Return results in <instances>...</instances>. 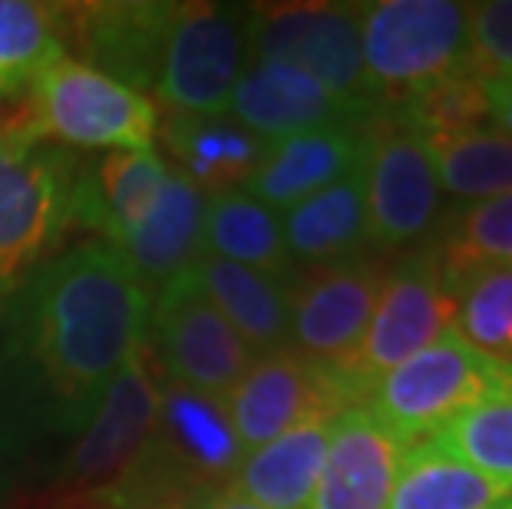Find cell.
<instances>
[{
	"label": "cell",
	"instance_id": "obj_1",
	"mask_svg": "<svg viewBox=\"0 0 512 509\" xmlns=\"http://www.w3.org/2000/svg\"><path fill=\"white\" fill-rule=\"evenodd\" d=\"M149 288L106 242L47 258L0 308V381L40 427L80 433L146 344Z\"/></svg>",
	"mask_w": 512,
	"mask_h": 509
},
{
	"label": "cell",
	"instance_id": "obj_2",
	"mask_svg": "<svg viewBox=\"0 0 512 509\" xmlns=\"http://www.w3.org/2000/svg\"><path fill=\"white\" fill-rule=\"evenodd\" d=\"M361 57L380 110L413 103L443 83L476 73L470 4L456 0H377L357 4Z\"/></svg>",
	"mask_w": 512,
	"mask_h": 509
},
{
	"label": "cell",
	"instance_id": "obj_3",
	"mask_svg": "<svg viewBox=\"0 0 512 509\" xmlns=\"http://www.w3.org/2000/svg\"><path fill=\"white\" fill-rule=\"evenodd\" d=\"M496 400H512V364L476 351L450 331L387 371L361 407L380 430L410 447L453 417Z\"/></svg>",
	"mask_w": 512,
	"mask_h": 509
},
{
	"label": "cell",
	"instance_id": "obj_4",
	"mask_svg": "<svg viewBox=\"0 0 512 509\" xmlns=\"http://www.w3.org/2000/svg\"><path fill=\"white\" fill-rule=\"evenodd\" d=\"M76 162L27 123L0 126V298L60 245L73 225Z\"/></svg>",
	"mask_w": 512,
	"mask_h": 509
},
{
	"label": "cell",
	"instance_id": "obj_5",
	"mask_svg": "<svg viewBox=\"0 0 512 509\" xmlns=\"http://www.w3.org/2000/svg\"><path fill=\"white\" fill-rule=\"evenodd\" d=\"M27 90V123L57 146L139 153L152 149L159 136V110L149 96L103 77L80 60H53Z\"/></svg>",
	"mask_w": 512,
	"mask_h": 509
},
{
	"label": "cell",
	"instance_id": "obj_6",
	"mask_svg": "<svg viewBox=\"0 0 512 509\" xmlns=\"http://www.w3.org/2000/svg\"><path fill=\"white\" fill-rule=\"evenodd\" d=\"M453 314L456 305L450 285H446L440 255L433 248L413 252L400 258L397 265H390L361 344L344 364L334 367L344 387L351 391L354 407H361L364 394L387 371H394L407 357L450 334Z\"/></svg>",
	"mask_w": 512,
	"mask_h": 509
},
{
	"label": "cell",
	"instance_id": "obj_7",
	"mask_svg": "<svg viewBox=\"0 0 512 509\" xmlns=\"http://www.w3.org/2000/svg\"><path fill=\"white\" fill-rule=\"evenodd\" d=\"M248 53V60H278L298 67L370 119L380 110L377 90L364 70L361 14L354 4L252 7Z\"/></svg>",
	"mask_w": 512,
	"mask_h": 509
},
{
	"label": "cell",
	"instance_id": "obj_8",
	"mask_svg": "<svg viewBox=\"0 0 512 509\" xmlns=\"http://www.w3.org/2000/svg\"><path fill=\"white\" fill-rule=\"evenodd\" d=\"M248 30H252V7L179 4L152 90L169 116L228 113L232 93L252 57Z\"/></svg>",
	"mask_w": 512,
	"mask_h": 509
},
{
	"label": "cell",
	"instance_id": "obj_9",
	"mask_svg": "<svg viewBox=\"0 0 512 509\" xmlns=\"http://www.w3.org/2000/svg\"><path fill=\"white\" fill-rule=\"evenodd\" d=\"M367 238L380 252L423 242L443 215V189L427 136L377 113L367 123L364 159Z\"/></svg>",
	"mask_w": 512,
	"mask_h": 509
},
{
	"label": "cell",
	"instance_id": "obj_10",
	"mask_svg": "<svg viewBox=\"0 0 512 509\" xmlns=\"http://www.w3.org/2000/svg\"><path fill=\"white\" fill-rule=\"evenodd\" d=\"M146 351L156 354L169 384L212 397H225L255 361L189 272L156 288L149 301Z\"/></svg>",
	"mask_w": 512,
	"mask_h": 509
},
{
	"label": "cell",
	"instance_id": "obj_11",
	"mask_svg": "<svg viewBox=\"0 0 512 509\" xmlns=\"http://www.w3.org/2000/svg\"><path fill=\"white\" fill-rule=\"evenodd\" d=\"M225 407L245 453H252L294 427L337 417L354 407V397L334 367L281 348L248 364L242 381L225 394Z\"/></svg>",
	"mask_w": 512,
	"mask_h": 509
},
{
	"label": "cell",
	"instance_id": "obj_12",
	"mask_svg": "<svg viewBox=\"0 0 512 509\" xmlns=\"http://www.w3.org/2000/svg\"><path fill=\"white\" fill-rule=\"evenodd\" d=\"M159 387L146 344L103 391L93 417L63 460V500H80L119 480L143 457L159 417Z\"/></svg>",
	"mask_w": 512,
	"mask_h": 509
},
{
	"label": "cell",
	"instance_id": "obj_13",
	"mask_svg": "<svg viewBox=\"0 0 512 509\" xmlns=\"http://www.w3.org/2000/svg\"><path fill=\"white\" fill-rule=\"evenodd\" d=\"M384 272L377 258L361 252L294 278L288 348L328 367L344 364L364 338Z\"/></svg>",
	"mask_w": 512,
	"mask_h": 509
},
{
	"label": "cell",
	"instance_id": "obj_14",
	"mask_svg": "<svg viewBox=\"0 0 512 509\" xmlns=\"http://www.w3.org/2000/svg\"><path fill=\"white\" fill-rule=\"evenodd\" d=\"M176 14L179 4L106 0L70 7L67 27L83 57L80 63L146 96L156 90Z\"/></svg>",
	"mask_w": 512,
	"mask_h": 509
},
{
	"label": "cell",
	"instance_id": "obj_15",
	"mask_svg": "<svg viewBox=\"0 0 512 509\" xmlns=\"http://www.w3.org/2000/svg\"><path fill=\"white\" fill-rule=\"evenodd\" d=\"M149 447L189 493L232 483L245 460L225 397L195 394L169 381L159 387V417Z\"/></svg>",
	"mask_w": 512,
	"mask_h": 509
},
{
	"label": "cell",
	"instance_id": "obj_16",
	"mask_svg": "<svg viewBox=\"0 0 512 509\" xmlns=\"http://www.w3.org/2000/svg\"><path fill=\"white\" fill-rule=\"evenodd\" d=\"M228 116L261 143H278L311 129L370 123V116L357 106L337 100L308 73L278 60H248L228 103Z\"/></svg>",
	"mask_w": 512,
	"mask_h": 509
},
{
	"label": "cell",
	"instance_id": "obj_17",
	"mask_svg": "<svg viewBox=\"0 0 512 509\" xmlns=\"http://www.w3.org/2000/svg\"><path fill=\"white\" fill-rule=\"evenodd\" d=\"M367 159V126H328L268 143L245 182V192L268 209L285 212L314 192L334 186Z\"/></svg>",
	"mask_w": 512,
	"mask_h": 509
},
{
	"label": "cell",
	"instance_id": "obj_18",
	"mask_svg": "<svg viewBox=\"0 0 512 509\" xmlns=\"http://www.w3.org/2000/svg\"><path fill=\"white\" fill-rule=\"evenodd\" d=\"M403 443L380 430L364 407L331 420V443L308 509H387Z\"/></svg>",
	"mask_w": 512,
	"mask_h": 509
},
{
	"label": "cell",
	"instance_id": "obj_19",
	"mask_svg": "<svg viewBox=\"0 0 512 509\" xmlns=\"http://www.w3.org/2000/svg\"><path fill=\"white\" fill-rule=\"evenodd\" d=\"M202 209L205 196L182 172L169 169L166 186L149 209L129 229L119 232L113 245L126 265L149 288H162L176 275L189 272L202 255Z\"/></svg>",
	"mask_w": 512,
	"mask_h": 509
},
{
	"label": "cell",
	"instance_id": "obj_20",
	"mask_svg": "<svg viewBox=\"0 0 512 509\" xmlns=\"http://www.w3.org/2000/svg\"><path fill=\"white\" fill-rule=\"evenodd\" d=\"M189 275L255 357L288 348L291 281L261 275L245 265H232L209 255H202L189 268Z\"/></svg>",
	"mask_w": 512,
	"mask_h": 509
},
{
	"label": "cell",
	"instance_id": "obj_21",
	"mask_svg": "<svg viewBox=\"0 0 512 509\" xmlns=\"http://www.w3.org/2000/svg\"><path fill=\"white\" fill-rule=\"evenodd\" d=\"M281 215V238L294 265H334L361 255L367 238L364 166Z\"/></svg>",
	"mask_w": 512,
	"mask_h": 509
},
{
	"label": "cell",
	"instance_id": "obj_22",
	"mask_svg": "<svg viewBox=\"0 0 512 509\" xmlns=\"http://www.w3.org/2000/svg\"><path fill=\"white\" fill-rule=\"evenodd\" d=\"M169 162L156 149L106 153L100 166L76 176L73 225L100 232L106 242L139 222L169 179Z\"/></svg>",
	"mask_w": 512,
	"mask_h": 509
},
{
	"label": "cell",
	"instance_id": "obj_23",
	"mask_svg": "<svg viewBox=\"0 0 512 509\" xmlns=\"http://www.w3.org/2000/svg\"><path fill=\"white\" fill-rule=\"evenodd\" d=\"M169 153L176 156L185 179L202 196L222 189H242L265 156L268 143L238 126L232 116H169L162 126Z\"/></svg>",
	"mask_w": 512,
	"mask_h": 509
},
{
	"label": "cell",
	"instance_id": "obj_24",
	"mask_svg": "<svg viewBox=\"0 0 512 509\" xmlns=\"http://www.w3.org/2000/svg\"><path fill=\"white\" fill-rule=\"evenodd\" d=\"M202 255L245 265L281 281L294 278V262L281 238V215L248 196L245 189H222L205 196Z\"/></svg>",
	"mask_w": 512,
	"mask_h": 509
},
{
	"label": "cell",
	"instance_id": "obj_25",
	"mask_svg": "<svg viewBox=\"0 0 512 509\" xmlns=\"http://www.w3.org/2000/svg\"><path fill=\"white\" fill-rule=\"evenodd\" d=\"M331 420L294 427L265 447L245 453L232 486L265 509H308L328 460Z\"/></svg>",
	"mask_w": 512,
	"mask_h": 509
},
{
	"label": "cell",
	"instance_id": "obj_26",
	"mask_svg": "<svg viewBox=\"0 0 512 509\" xmlns=\"http://www.w3.org/2000/svg\"><path fill=\"white\" fill-rule=\"evenodd\" d=\"M387 509H512V483L420 440L403 450Z\"/></svg>",
	"mask_w": 512,
	"mask_h": 509
},
{
	"label": "cell",
	"instance_id": "obj_27",
	"mask_svg": "<svg viewBox=\"0 0 512 509\" xmlns=\"http://www.w3.org/2000/svg\"><path fill=\"white\" fill-rule=\"evenodd\" d=\"M427 143L443 196L456 205L512 196V136L493 126H470L427 136Z\"/></svg>",
	"mask_w": 512,
	"mask_h": 509
},
{
	"label": "cell",
	"instance_id": "obj_28",
	"mask_svg": "<svg viewBox=\"0 0 512 509\" xmlns=\"http://www.w3.org/2000/svg\"><path fill=\"white\" fill-rule=\"evenodd\" d=\"M443 278L456 305L453 331L476 351L512 364V268H443Z\"/></svg>",
	"mask_w": 512,
	"mask_h": 509
},
{
	"label": "cell",
	"instance_id": "obj_29",
	"mask_svg": "<svg viewBox=\"0 0 512 509\" xmlns=\"http://www.w3.org/2000/svg\"><path fill=\"white\" fill-rule=\"evenodd\" d=\"M63 7L34 0H0V96H17L43 67L67 57Z\"/></svg>",
	"mask_w": 512,
	"mask_h": 509
},
{
	"label": "cell",
	"instance_id": "obj_30",
	"mask_svg": "<svg viewBox=\"0 0 512 509\" xmlns=\"http://www.w3.org/2000/svg\"><path fill=\"white\" fill-rule=\"evenodd\" d=\"M433 252L443 268H512V196L456 205L446 215L443 242Z\"/></svg>",
	"mask_w": 512,
	"mask_h": 509
},
{
	"label": "cell",
	"instance_id": "obj_31",
	"mask_svg": "<svg viewBox=\"0 0 512 509\" xmlns=\"http://www.w3.org/2000/svg\"><path fill=\"white\" fill-rule=\"evenodd\" d=\"M427 443L470 463L479 473L512 483V400L466 410L433 430Z\"/></svg>",
	"mask_w": 512,
	"mask_h": 509
},
{
	"label": "cell",
	"instance_id": "obj_32",
	"mask_svg": "<svg viewBox=\"0 0 512 509\" xmlns=\"http://www.w3.org/2000/svg\"><path fill=\"white\" fill-rule=\"evenodd\" d=\"M470 53L476 73L512 70V0L470 4Z\"/></svg>",
	"mask_w": 512,
	"mask_h": 509
},
{
	"label": "cell",
	"instance_id": "obj_33",
	"mask_svg": "<svg viewBox=\"0 0 512 509\" xmlns=\"http://www.w3.org/2000/svg\"><path fill=\"white\" fill-rule=\"evenodd\" d=\"M479 96H483V119L496 133L512 136V70L479 73Z\"/></svg>",
	"mask_w": 512,
	"mask_h": 509
},
{
	"label": "cell",
	"instance_id": "obj_34",
	"mask_svg": "<svg viewBox=\"0 0 512 509\" xmlns=\"http://www.w3.org/2000/svg\"><path fill=\"white\" fill-rule=\"evenodd\" d=\"M192 509H265L255 500H248L245 493H238L232 483L215 486V490H202L192 496Z\"/></svg>",
	"mask_w": 512,
	"mask_h": 509
},
{
	"label": "cell",
	"instance_id": "obj_35",
	"mask_svg": "<svg viewBox=\"0 0 512 509\" xmlns=\"http://www.w3.org/2000/svg\"><path fill=\"white\" fill-rule=\"evenodd\" d=\"M192 496L195 493H166V496H156V500H146L133 509H192Z\"/></svg>",
	"mask_w": 512,
	"mask_h": 509
}]
</instances>
